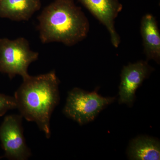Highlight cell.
Wrapping results in <instances>:
<instances>
[{
	"label": "cell",
	"mask_w": 160,
	"mask_h": 160,
	"mask_svg": "<svg viewBox=\"0 0 160 160\" xmlns=\"http://www.w3.org/2000/svg\"><path fill=\"white\" fill-rule=\"evenodd\" d=\"M59 80L54 71L36 76L29 75L15 92L20 114L34 122L46 137L51 136L50 119L59 102Z\"/></svg>",
	"instance_id": "6da1fadb"
},
{
	"label": "cell",
	"mask_w": 160,
	"mask_h": 160,
	"mask_svg": "<svg viewBox=\"0 0 160 160\" xmlns=\"http://www.w3.org/2000/svg\"><path fill=\"white\" fill-rule=\"evenodd\" d=\"M37 27L43 43L57 42L72 46L86 37L88 19L73 0H55L38 17Z\"/></svg>",
	"instance_id": "7a4b0ae2"
},
{
	"label": "cell",
	"mask_w": 160,
	"mask_h": 160,
	"mask_svg": "<svg viewBox=\"0 0 160 160\" xmlns=\"http://www.w3.org/2000/svg\"><path fill=\"white\" fill-rule=\"evenodd\" d=\"M115 97H103L96 91L88 92L75 88L69 91L63 112L80 125L94 120L100 112L113 103Z\"/></svg>",
	"instance_id": "3957f363"
},
{
	"label": "cell",
	"mask_w": 160,
	"mask_h": 160,
	"mask_svg": "<svg viewBox=\"0 0 160 160\" xmlns=\"http://www.w3.org/2000/svg\"><path fill=\"white\" fill-rule=\"evenodd\" d=\"M38 55L30 50L29 42L24 38L0 39V72L8 75L10 79L17 75L26 78L29 75L28 67L38 60Z\"/></svg>",
	"instance_id": "277c9868"
},
{
	"label": "cell",
	"mask_w": 160,
	"mask_h": 160,
	"mask_svg": "<svg viewBox=\"0 0 160 160\" xmlns=\"http://www.w3.org/2000/svg\"><path fill=\"white\" fill-rule=\"evenodd\" d=\"M22 118L21 114L6 116L0 126V142L5 152L4 158L26 160L32 155L23 134Z\"/></svg>",
	"instance_id": "5b68a950"
},
{
	"label": "cell",
	"mask_w": 160,
	"mask_h": 160,
	"mask_svg": "<svg viewBox=\"0 0 160 160\" xmlns=\"http://www.w3.org/2000/svg\"><path fill=\"white\" fill-rule=\"evenodd\" d=\"M153 70L146 61H140L124 66L119 87V103L131 107L135 99L136 91Z\"/></svg>",
	"instance_id": "8992f818"
},
{
	"label": "cell",
	"mask_w": 160,
	"mask_h": 160,
	"mask_svg": "<svg viewBox=\"0 0 160 160\" xmlns=\"http://www.w3.org/2000/svg\"><path fill=\"white\" fill-rule=\"evenodd\" d=\"M100 22L106 26L110 34L112 43L118 47L120 38L116 31L115 20L122 9L118 0H78Z\"/></svg>",
	"instance_id": "52a82bcc"
},
{
	"label": "cell",
	"mask_w": 160,
	"mask_h": 160,
	"mask_svg": "<svg viewBox=\"0 0 160 160\" xmlns=\"http://www.w3.org/2000/svg\"><path fill=\"white\" fill-rule=\"evenodd\" d=\"M140 29L147 61L152 60L159 64L160 33L155 18L151 14L144 15L141 21Z\"/></svg>",
	"instance_id": "ba28073f"
},
{
	"label": "cell",
	"mask_w": 160,
	"mask_h": 160,
	"mask_svg": "<svg viewBox=\"0 0 160 160\" xmlns=\"http://www.w3.org/2000/svg\"><path fill=\"white\" fill-rule=\"evenodd\" d=\"M41 7L40 0H0V17L28 21Z\"/></svg>",
	"instance_id": "9c48e42d"
},
{
	"label": "cell",
	"mask_w": 160,
	"mask_h": 160,
	"mask_svg": "<svg viewBox=\"0 0 160 160\" xmlns=\"http://www.w3.org/2000/svg\"><path fill=\"white\" fill-rule=\"evenodd\" d=\"M127 154L130 160H160L159 141L146 136L138 137L130 142Z\"/></svg>",
	"instance_id": "30bf717a"
},
{
	"label": "cell",
	"mask_w": 160,
	"mask_h": 160,
	"mask_svg": "<svg viewBox=\"0 0 160 160\" xmlns=\"http://www.w3.org/2000/svg\"><path fill=\"white\" fill-rule=\"evenodd\" d=\"M16 109H17V104L14 97L0 93V117L9 110Z\"/></svg>",
	"instance_id": "8fae6325"
},
{
	"label": "cell",
	"mask_w": 160,
	"mask_h": 160,
	"mask_svg": "<svg viewBox=\"0 0 160 160\" xmlns=\"http://www.w3.org/2000/svg\"><path fill=\"white\" fill-rule=\"evenodd\" d=\"M4 158V157H0V159H2V158Z\"/></svg>",
	"instance_id": "7c38bea8"
}]
</instances>
